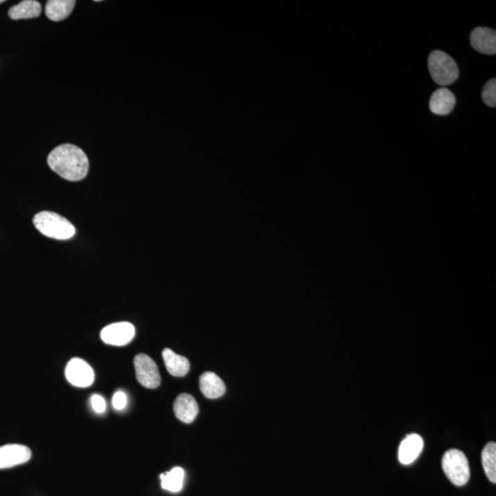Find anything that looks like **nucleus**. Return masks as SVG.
I'll use <instances>...</instances> for the list:
<instances>
[{
  "instance_id": "obj_22",
  "label": "nucleus",
  "mask_w": 496,
  "mask_h": 496,
  "mask_svg": "<svg viewBox=\"0 0 496 496\" xmlns=\"http://www.w3.org/2000/svg\"><path fill=\"white\" fill-rule=\"evenodd\" d=\"M3 2H5L4 0H0V4H2Z\"/></svg>"
},
{
  "instance_id": "obj_9",
  "label": "nucleus",
  "mask_w": 496,
  "mask_h": 496,
  "mask_svg": "<svg viewBox=\"0 0 496 496\" xmlns=\"http://www.w3.org/2000/svg\"><path fill=\"white\" fill-rule=\"evenodd\" d=\"M470 44L473 49L486 55L496 53V31L493 28H475L470 34Z\"/></svg>"
},
{
  "instance_id": "obj_1",
  "label": "nucleus",
  "mask_w": 496,
  "mask_h": 496,
  "mask_svg": "<svg viewBox=\"0 0 496 496\" xmlns=\"http://www.w3.org/2000/svg\"><path fill=\"white\" fill-rule=\"evenodd\" d=\"M47 163L63 179L79 181L88 175L90 162L84 151L76 145H59L48 156Z\"/></svg>"
},
{
  "instance_id": "obj_12",
  "label": "nucleus",
  "mask_w": 496,
  "mask_h": 496,
  "mask_svg": "<svg viewBox=\"0 0 496 496\" xmlns=\"http://www.w3.org/2000/svg\"><path fill=\"white\" fill-rule=\"evenodd\" d=\"M455 104L454 94L446 88L436 90L429 101L430 110L436 115H447L454 109Z\"/></svg>"
},
{
  "instance_id": "obj_15",
  "label": "nucleus",
  "mask_w": 496,
  "mask_h": 496,
  "mask_svg": "<svg viewBox=\"0 0 496 496\" xmlns=\"http://www.w3.org/2000/svg\"><path fill=\"white\" fill-rule=\"evenodd\" d=\"M75 0H49L45 6V15L53 22H61L72 13Z\"/></svg>"
},
{
  "instance_id": "obj_21",
  "label": "nucleus",
  "mask_w": 496,
  "mask_h": 496,
  "mask_svg": "<svg viewBox=\"0 0 496 496\" xmlns=\"http://www.w3.org/2000/svg\"><path fill=\"white\" fill-rule=\"evenodd\" d=\"M90 404L94 411L97 413H104L106 411L107 404L105 399L101 395H94L91 396Z\"/></svg>"
},
{
  "instance_id": "obj_11",
  "label": "nucleus",
  "mask_w": 496,
  "mask_h": 496,
  "mask_svg": "<svg viewBox=\"0 0 496 496\" xmlns=\"http://www.w3.org/2000/svg\"><path fill=\"white\" fill-rule=\"evenodd\" d=\"M174 413L176 418L183 423H192L199 413V406L192 395L182 393L174 403Z\"/></svg>"
},
{
  "instance_id": "obj_14",
  "label": "nucleus",
  "mask_w": 496,
  "mask_h": 496,
  "mask_svg": "<svg viewBox=\"0 0 496 496\" xmlns=\"http://www.w3.org/2000/svg\"><path fill=\"white\" fill-rule=\"evenodd\" d=\"M165 367L171 375L175 377H184L190 372V364L187 358L176 354L173 350L165 349L162 352Z\"/></svg>"
},
{
  "instance_id": "obj_3",
  "label": "nucleus",
  "mask_w": 496,
  "mask_h": 496,
  "mask_svg": "<svg viewBox=\"0 0 496 496\" xmlns=\"http://www.w3.org/2000/svg\"><path fill=\"white\" fill-rule=\"evenodd\" d=\"M442 468L447 479L456 486H463L470 477L469 461L461 450H447L442 458Z\"/></svg>"
},
{
  "instance_id": "obj_20",
  "label": "nucleus",
  "mask_w": 496,
  "mask_h": 496,
  "mask_svg": "<svg viewBox=\"0 0 496 496\" xmlns=\"http://www.w3.org/2000/svg\"><path fill=\"white\" fill-rule=\"evenodd\" d=\"M127 406V395L124 390H117L113 395V406L117 411H122Z\"/></svg>"
},
{
  "instance_id": "obj_8",
  "label": "nucleus",
  "mask_w": 496,
  "mask_h": 496,
  "mask_svg": "<svg viewBox=\"0 0 496 496\" xmlns=\"http://www.w3.org/2000/svg\"><path fill=\"white\" fill-rule=\"evenodd\" d=\"M31 452L21 444H8L0 447V470L13 468L28 463Z\"/></svg>"
},
{
  "instance_id": "obj_10",
  "label": "nucleus",
  "mask_w": 496,
  "mask_h": 496,
  "mask_svg": "<svg viewBox=\"0 0 496 496\" xmlns=\"http://www.w3.org/2000/svg\"><path fill=\"white\" fill-rule=\"evenodd\" d=\"M424 447V440L421 436L410 434L400 445L398 452L399 461L404 465H409L419 457Z\"/></svg>"
},
{
  "instance_id": "obj_6",
  "label": "nucleus",
  "mask_w": 496,
  "mask_h": 496,
  "mask_svg": "<svg viewBox=\"0 0 496 496\" xmlns=\"http://www.w3.org/2000/svg\"><path fill=\"white\" fill-rule=\"evenodd\" d=\"M65 377L73 386L87 388L94 383V370L85 361L75 358L71 359L65 367Z\"/></svg>"
},
{
  "instance_id": "obj_16",
  "label": "nucleus",
  "mask_w": 496,
  "mask_h": 496,
  "mask_svg": "<svg viewBox=\"0 0 496 496\" xmlns=\"http://www.w3.org/2000/svg\"><path fill=\"white\" fill-rule=\"evenodd\" d=\"M42 6L36 0H24L19 3L18 5L13 6L8 10V16L10 19H25L37 18L41 15Z\"/></svg>"
},
{
  "instance_id": "obj_2",
  "label": "nucleus",
  "mask_w": 496,
  "mask_h": 496,
  "mask_svg": "<svg viewBox=\"0 0 496 496\" xmlns=\"http://www.w3.org/2000/svg\"><path fill=\"white\" fill-rule=\"evenodd\" d=\"M33 224L40 233L48 238L67 240L72 238L76 233L75 227L63 216L52 212L37 213L33 218Z\"/></svg>"
},
{
  "instance_id": "obj_13",
  "label": "nucleus",
  "mask_w": 496,
  "mask_h": 496,
  "mask_svg": "<svg viewBox=\"0 0 496 496\" xmlns=\"http://www.w3.org/2000/svg\"><path fill=\"white\" fill-rule=\"evenodd\" d=\"M199 389L206 398L217 399L224 395L225 384L215 373L207 372L199 377Z\"/></svg>"
},
{
  "instance_id": "obj_19",
  "label": "nucleus",
  "mask_w": 496,
  "mask_h": 496,
  "mask_svg": "<svg viewBox=\"0 0 496 496\" xmlns=\"http://www.w3.org/2000/svg\"><path fill=\"white\" fill-rule=\"evenodd\" d=\"M483 101L487 106L495 108L496 106V79L493 78L484 85L483 93Z\"/></svg>"
},
{
  "instance_id": "obj_4",
  "label": "nucleus",
  "mask_w": 496,
  "mask_h": 496,
  "mask_svg": "<svg viewBox=\"0 0 496 496\" xmlns=\"http://www.w3.org/2000/svg\"><path fill=\"white\" fill-rule=\"evenodd\" d=\"M429 69L438 85H447L458 79V68L452 57L442 51H434L429 57Z\"/></svg>"
},
{
  "instance_id": "obj_7",
  "label": "nucleus",
  "mask_w": 496,
  "mask_h": 496,
  "mask_svg": "<svg viewBox=\"0 0 496 496\" xmlns=\"http://www.w3.org/2000/svg\"><path fill=\"white\" fill-rule=\"evenodd\" d=\"M135 336V326L128 322L111 324L104 327L101 333V338L104 343L116 347L126 346Z\"/></svg>"
},
{
  "instance_id": "obj_5",
  "label": "nucleus",
  "mask_w": 496,
  "mask_h": 496,
  "mask_svg": "<svg viewBox=\"0 0 496 496\" xmlns=\"http://www.w3.org/2000/svg\"><path fill=\"white\" fill-rule=\"evenodd\" d=\"M136 378L142 386L156 389L161 383L160 373L156 362L149 356L139 354L135 358Z\"/></svg>"
},
{
  "instance_id": "obj_17",
  "label": "nucleus",
  "mask_w": 496,
  "mask_h": 496,
  "mask_svg": "<svg viewBox=\"0 0 496 496\" xmlns=\"http://www.w3.org/2000/svg\"><path fill=\"white\" fill-rule=\"evenodd\" d=\"M185 473L181 467H176L170 472L160 475L161 486L165 491L178 493L181 491L184 483Z\"/></svg>"
},
{
  "instance_id": "obj_18",
  "label": "nucleus",
  "mask_w": 496,
  "mask_h": 496,
  "mask_svg": "<svg viewBox=\"0 0 496 496\" xmlns=\"http://www.w3.org/2000/svg\"><path fill=\"white\" fill-rule=\"evenodd\" d=\"M481 461L484 472L493 483H496V444L490 442L487 444L481 453Z\"/></svg>"
}]
</instances>
